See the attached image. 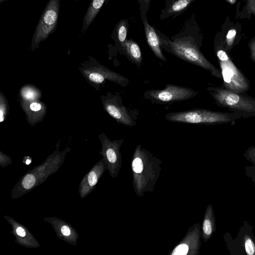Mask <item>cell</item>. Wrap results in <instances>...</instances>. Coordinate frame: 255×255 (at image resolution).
Returning <instances> with one entry per match:
<instances>
[{"instance_id": "1", "label": "cell", "mask_w": 255, "mask_h": 255, "mask_svg": "<svg viewBox=\"0 0 255 255\" xmlns=\"http://www.w3.org/2000/svg\"><path fill=\"white\" fill-rule=\"evenodd\" d=\"M59 143L56 149L40 164L27 171L14 185L11 197L17 199L42 184L50 176L56 173L64 163L66 154L71 151L67 147L59 150Z\"/></svg>"}, {"instance_id": "2", "label": "cell", "mask_w": 255, "mask_h": 255, "mask_svg": "<svg viewBox=\"0 0 255 255\" xmlns=\"http://www.w3.org/2000/svg\"><path fill=\"white\" fill-rule=\"evenodd\" d=\"M217 35L214 49L225 89L236 93H246L250 89V82L245 74L236 66L225 50V38Z\"/></svg>"}, {"instance_id": "3", "label": "cell", "mask_w": 255, "mask_h": 255, "mask_svg": "<svg viewBox=\"0 0 255 255\" xmlns=\"http://www.w3.org/2000/svg\"><path fill=\"white\" fill-rule=\"evenodd\" d=\"M161 46L171 53L187 62L199 66L210 71L211 75L222 80L220 69L213 65L202 53L199 45L192 40L178 38L173 41L161 39Z\"/></svg>"}, {"instance_id": "4", "label": "cell", "mask_w": 255, "mask_h": 255, "mask_svg": "<svg viewBox=\"0 0 255 255\" xmlns=\"http://www.w3.org/2000/svg\"><path fill=\"white\" fill-rule=\"evenodd\" d=\"M241 118L242 115L237 112L226 113L198 108L169 113L165 116V119L171 122L206 125L230 123L233 126L236 121Z\"/></svg>"}, {"instance_id": "5", "label": "cell", "mask_w": 255, "mask_h": 255, "mask_svg": "<svg viewBox=\"0 0 255 255\" xmlns=\"http://www.w3.org/2000/svg\"><path fill=\"white\" fill-rule=\"evenodd\" d=\"M216 105L237 112L243 118L255 117V98L246 93H236L223 87L210 86L207 88Z\"/></svg>"}, {"instance_id": "6", "label": "cell", "mask_w": 255, "mask_h": 255, "mask_svg": "<svg viewBox=\"0 0 255 255\" xmlns=\"http://www.w3.org/2000/svg\"><path fill=\"white\" fill-rule=\"evenodd\" d=\"M78 68L87 82L97 91L100 90V87L106 80L114 82L123 87L129 84V80L127 77L108 68L91 56H89L87 60L81 63Z\"/></svg>"}, {"instance_id": "7", "label": "cell", "mask_w": 255, "mask_h": 255, "mask_svg": "<svg viewBox=\"0 0 255 255\" xmlns=\"http://www.w3.org/2000/svg\"><path fill=\"white\" fill-rule=\"evenodd\" d=\"M60 10V0H49L35 28L30 49L34 51L56 28Z\"/></svg>"}, {"instance_id": "8", "label": "cell", "mask_w": 255, "mask_h": 255, "mask_svg": "<svg viewBox=\"0 0 255 255\" xmlns=\"http://www.w3.org/2000/svg\"><path fill=\"white\" fill-rule=\"evenodd\" d=\"M198 92L191 88L176 85L166 84L162 89H152L145 91L143 96L151 102L159 104H171L191 99Z\"/></svg>"}, {"instance_id": "9", "label": "cell", "mask_w": 255, "mask_h": 255, "mask_svg": "<svg viewBox=\"0 0 255 255\" xmlns=\"http://www.w3.org/2000/svg\"><path fill=\"white\" fill-rule=\"evenodd\" d=\"M253 227L244 221L237 237L233 239L229 232L224 236L227 248L232 255H255V235Z\"/></svg>"}, {"instance_id": "10", "label": "cell", "mask_w": 255, "mask_h": 255, "mask_svg": "<svg viewBox=\"0 0 255 255\" xmlns=\"http://www.w3.org/2000/svg\"><path fill=\"white\" fill-rule=\"evenodd\" d=\"M104 111L118 124L128 127L136 124L128 110L123 104L121 96L108 92L106 95L101 97Z\"/></svg>"}, {"instance_id": "11", "label": "cell", "mask_w": 255, "mask_h": 255, "mask_svg": "<svg viewBox=\"0 0 255 255\" xmlns=\"http://www.w3.org/2000/svg\"><path fill=\"white\" fill-rule=\"evenodd\" d=\"M3 218L11 227L10 233L14 236L16 243L26 248H40L38 241L25 226L8 216L4 215Z\"/></svg>"}, {"instance_id": "12", "label": "cell", "mask_w": 255, "mask_h": 255, "mask_svg": "<svg viewBox=\"0 0 255 255\" xmlns=\"http://www.w3.org/2000/svg\"><path fill=\"white\" fill-rule=\"evenodd\" d=\"M40 99L41 98H34L28 100H19L27 121L31 126L41 122L46 114L47 106Z\"/></svg>"}, {"instance_id": "13", "label": "cell", "mask_w": 255, "mask_h": 255, "mask_svg": "<svg viewBox=\"0 0 255 255\" xmlns=\"http://www.w3.org/2000/svg\"><path fill=\"white\" fill-rule=\"evenodd\" d=\"M43 220L52 226L59 239L71 245L77 246L79 235L69 223L56 217H46Z\"/></svg>"}, {"instance_id": "14", "label": "cell", "mask_w": 255, "mask_h": 255, "mask_svg": "<svg viewBox=\"0 0 255 255\" xmlns=\"http://www.w3.org/2000/svg\"><path fill=\"white\" fill-rule=\"evenodd\" d=\"M104 163L101 160L96 163L83 177L78 189L81 199L87 196L94 190L104 171Z\"/></svg>"}, {"instance_id": "15", "label": "cell", "mask_w": 255, "mask_h": 255, "mask_svg": "<svg viewBox=\"0 0 255 255\" xmlns=\"http://www.w3.org/2000/svg\"><path fill=\"white\" fill-rule=\"evenodd\" d=\"M144 30L148 46L156 57L164 62L166 59L161 49V43L154 28L146 21H144Z\"/></svg>"}, {"instance_id": "16", "label": "cell", "mask_w": 255, "mask_h": 255, "mask_svg": "<svg viewBox=\"0 0 255 255\" xmlns=\"http://www.w3.org/2000/svg\"><path fill=\"white\" fill-rule=\"evenodd\" d=\"M121 46L128 60L139 66L141 65L142 53L138 45L132 39L126 40Z\"/></svg>"}, {"instance_id": "17", "label": "cell", "mask_w": 255, "mask_h": 255, "mask_svg": "<svg viewBox=\"0 0 255 255\" xmlns=\"http://www.w3.org/2000/svg\"><path fill=\"white\" fill-rule=\"evenodd\" d=\"M104 1L105 0H92L83 18L81 30L83 34L94 21Z\"/></svg>"}, {"instance_id": "18", "label": "cell", "mask_w": 255, "mask_h": 255, "mask_svg": "<svg viewBox=\"0 0 255 255\" xmlns=\"http://www.w3.org/2000/svg\"><path fill=\"white\" fill-rule=\"evenodd\" d=\"M243 155L253 164L252 166H245V170L246 176L251 179L255 185V146L249 147Z\"/></svg>"}, {"instance_id": "19", "label": "cell", "mask_w": 255, "mask_h": 255, "mask_svg": "<svg viewBox=\"0 0 255 255\" xmlns=\"http://www.w3.org/2000/svg\"><path fill=\"white\" fill-rule=\"evenodd\" d=\"M208 215V217L206 218L203 222V231L205 236L210 237L215 231L216 228L215 218L211 208L209 209Z\"/></svg>"}, {"instance_id": "20", "label": "cell", "mask_w": 255, "mask_h": 255, "mask_svg": "<svg viewBox=\"0 0 255 255\" xmlns=\"http://www.w3.org/2000/svg\"><path fill=\"white\" fill-rule=\"evenodd\" d=\"M9 104L5 96L0 91V123L4 122L9 114Z\"/></svg>"}, {"instance_id": "21", "label": "cell", "mask_w": 255, "mask_h": 255, "mask_svg": "<svg viewBox=\"0 0 255 255\" xmlns=\"http://www.w3.org/2000/svg\"><path fill=\"white\" fill-rule=\"evenodd\" d=\"M237 31L235 29H230L225 38V50L229 54L233 47L238 43L236 40Z\"/></svg>"}, {"instance_id": "22", "label": "cell", "mask_w": 255, "mask_h": 255, "mask_svg": "<svg viewBox=\"0 0 255 255\" xmlns=\"http://www.w3.org/2000/svg\"><path fill=\"white\" fill-rule=\"evenodd\" d=\"M195 0H177L170 7L168 12L173 13L182 11Z\"/></svg>"}, {"instance_id": "23", "label": "cell", "mask_w": 255, "mask_h": 255, "mask_svg": "<svg viewBox=\"0 0 255 255\" xmlns=\"http://www.w3.org/2000/svg\"><path fill=\"white\" fill-rule=\"evenodd\" d=\"M242 13L243 16H245L244 18H248L252 14L255 15V0H246V5L241 13Z\"/></svg>"}, {"instance_id": "24", "label": "cell", "mask_w": 255, "mask_h": 255, "mask_svg": "<svg viewBox=\"0 0 255 255\" xmlns=\"http://www.w3.org/2000/svg\"><path fill=\"white\" fill-rule=\"evenodd\" d=\"M117 31L118 39L122 44L126 40L127 33V26L124 21L119 22Z\"/></svg>"}, {"instance_id": "25", "label": "cell", "mask_w": 255, "mask_h": 255, "mask_svg": "<svg viewBox=\"0 0 255 255\" xmlns=\"http://www.w3.org/2000/svg\"><path fill=\"white\" fill-rule=\"evenodd\" d=\"M12 164V159L10 156L0 151V166L5 167Z\"/></svg>"}, {"instance_id": "26", "label": "cell", "mask_w": 255, "mask_h": 255, "mask_svg": "<svg viewBox=\"0 0 255 255\" xmlns=\"http://www.w3.org/2000/svg\"><path fill=\"white\" fill-rule=\"evenodd\" d=\"M188 251V247L186 244H181L178 246L174 250L172 255H185Z\"/></svg>"}, {"instance_id": "27", "label": "cell", "mask_w": 255, "mask_h": 255, "mask_svg": "<svg viewBox=\"0 0 255 255\" xmlns=\"http://www.w3.org/2000/svg\"><path fill=\"white\" fill-rule=\"evenodd\" d=\"M132 169L135 173H140L143 170V163L141 159L139 157L134 158L132 162Z\"/></svg>"}, {"instance_id": "28", "label": "cell", "mask_w": 255, "mask_h": 255, "mask_svg": "<svg viewBox=\"0 0 255 255\" xmlns=\"http://www.w3.org/2000/svg\"><path fill=\"white\" fill-rule=\"evenodd\" d=\"M248 46L250 51V58L255 62V37L250 40Z\"/></svg>"}, {"instance_id": "29", "label": "cell", "mask_w": 255, "mask_h": 255, "mask_svg": "<svg viewBox=\"0 0 255 255\" xmlns=\"http://www.w3.org/2000/svg\"><path fill=\"white\" fill-rule=\"evenodd\" d=\"M32 161V159L29 156H25L23 158V163L26 165L30 164Z\"/></svg>"}, {"instance_id": "30", "label": "cell", "mask_w": 255, "mask_h": 255, "mask_svg": "<svg viewBox=\"0 0 255 255\" xmlns=\"http://www.w3.org/2000/svg\"><path fill=\"white\" fill-rule=\"evenodd\" d=\"M141 3L149 4L151 0H138Z\"/></svg>"}, {"instance_id": "31", "label": "cell", "mask_w": 255, "mask_h": 255, "mask_svg": "<svg viewBox=\"0 0 255 255\" xmlns=\"http://www.w3.org/2000/svg\"><path fill=\"white\" fill-rule=\"evenodd\" d=\"M229 1L231 3L234 4L236 0H227Z\"/></svg>"}, {"instance_id": "32", "label": "cell", "mask_w": 255, "mask_h": 255, "mask_svg": "<svg viewBox=\"0 0 255 255\" xmlns=\"http://www.w3.org/2000/svg\"><path fill=\"white\" fill-rule=\"evenodd\" d=\"M7 0H0V3H2L4 1H7Z\"/></svg>"}, {"instance_id": "33", "label": "cell", "mask_w": 255, "mask_h": 255, "mask_svg": "<svg viewBox=\"0 0 255 255\" xmlns=\"http://www.w3.org/2000/svg\"><path fill=\"white\" fill-rule=\"evenodd\" d=\"M76 1H78L79 0H75Z\"/></svg>"}]
</instances>
